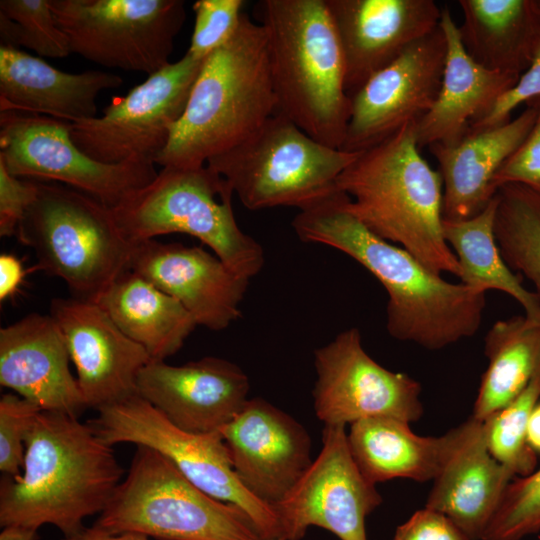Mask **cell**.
Instances as JSON below:
<instances>
[{"instance_id":"e0dca14e","label":"cell","mask_w":540,"mask_h":540,"mask_svg":"<svg viewBox=\"0 0 540 540\" xmlns=\"http://www.w3.org/2000/svg\"><path fill=\"white\" fill-rule=\"evenodd\" d=\"M220 433L241 482L272 506L291 492L313 462L305 427L262 398H249Z\"/></svg>"},{"instance_id":"9c48e42d","label":"cell","mask_w":540,"mask_h":540,"mask_svg":"<svg viewBox=\"0 0 540 540\" xmlns=\"http://www.w3.org/2000/svg\"><path fill=\"white\" fill-rule=\"evenodd\" d=\"M358 154L322 144L275 113L246 140L206 164L250 210H301L337 190L339 176Z\"/></svg>"},{"instance_id":"74e56055","label":"cell","mask_w":540,"mask_h":540,"mask_svg":"<svg viewBox=\"0 0 540 540\" xmlns=\"http://www.w3.org/2000/svg\"><path fill=\"white\" fill-rule=\"evenodd\" d=\"M529 102L537 109L534 125L522 144L495 174L492 181L495 193L502 186L517 184L540 194V97Z\"/></svg>"},{"instance_id":"30bf717a","label":"cell","mask_w":540,"mask_h":540,"mask_svg":"<svg viewBox=\"0 0 540 540\" xmlns=\"http://www.w3.org/2000/svg\"><path fill=\"white\" fill-rule=\"evenodd\" d=\"M96 412L88 422L109 445L130 443L157 450L200 490L238 506L261 540H286L274 506L255 497L241 482L220 432H185L138 394Z\"/></svg>"},{"instance_id":"603a6c76","label":"cell","mask_w":540,"mask_h":540,"mask_svg":"<svg viewBox=\"0 0 540 540\" xmlns=\"http://www.w3.org/2000/svg\"><path fill=\"white\" fill-rule=\"evenodd\" d=\"M440 26L447 42L442 84L431 109L414 124L419 148L458 143L469 133L470 125L486 114L520 77L487 69L473 60L447 8L442 9Z\"/></svg>"},{"instance_id":"4316f807","label":"cell","mask_w":540,"mask_h":540,"mask_svg":"<svg viewBox=\"0 0 540 540\" xmlns=\"http://www.w3.org/2000/svg\"><path fill=\"white\" fill-rule=\"evenodd\" d=\"M514 477L491 455L485 422L476 420L467 439L433 480L425 507L446 515L469 540H482Z\"/></svg>"},{"instance_id":"bcb514c9","label":"cell","mask_w":540,"mask_h":540,"mask_svg":"<svg viewBox=\"0 0 540 540\" xmlns=\"http://www.w3.org/2000/svg\"><path fill=\"white\" fill-rule=\"evenodd\" d=\"M535 5H536L539 21H540V0H535Z\"/></svg>"},{"instance_id":"52a82bcc","label":"cell","mask_w":540,"mask_h":540,"mask_svg":"<svg viewBox=\"0 0 540 540\" xmlns=\"http://www.w3.org/2000/svg\"><path fill=\"white\" fill-rule=\"evenodd\" d=\"M233 194L227 181L207 164L168 166L111 209L130 242L185 233L207 245L237 275L250 280L264 265V251L237 224Z\"/></svg>"},{"instance_id":"4dcf8cb0","label":"cell","mask_w":540,"mask_h":540,"mask_svg":"<svg viewBox=\"0 0 540 540\" xmlns=\"http://www.w3.org/2000/svg\"><path fill=\"white\" fill-rule=\"evenodd\" d=\"M497 192L478 214L463 220L443 219V235L460 266V282L512 297L524 315L540 321V299L523 285L522 277L505 262L495 237Z\"/></svg>"},{"instance_id":"7bdbcfd3","label":"cell","mask_w":540,"mask_h":540,"mask_svg":"<svg viewBox=\"0 0 540 540\" xmlns=\"http://www.w3.org/2000/svg\"><path fill=\"white\" fill-rule=\"evenodd\" d=\"M62 540H149V537L133 532L110 534L93 525L84 527L80 532L64 537Z\"/></svg>"},{"instance_id":"9a60e30c","label":"cell","mask_w":540,"mask_h":540,"mask_svg":"<svg viewBox=\"0 0 540 540\" xmlns=\"http://www.w3.org/2000/svg\"><path fill=\"white\" fill-rule=\"evenodd\" d=\"M381 503L351 455L346 426L324 425L318 456L274 508L286 540H301L312 526L340 540H367L366 519Z\"/></svg>"},{"instance_id":"b9f144b4","label":"cell","mask_w":540,"mask_h":540,"mask_svg":"<svg viewBox=\"0 0 540 540\" xmlns=\"http://www.w3.org/2000/svg\"><path fill=\"white\" fill-rule=\"evenodd\" d=\"M25 271L21 261L12 254L0 255V300L13 296L21 285Z\"/></svg>"},{"instance_id":"7402d4cb","label":"cell","mask_w":540,"mask_h":540,"mask_svg":"<svg viewBox=\"0 0 540 540\" xmlns=\"http://www.w3.org/2000/svg\"><path fill=\"white\" fill-rule=\"evenodd\" d=\"M64 336L51 315L32 313L0 329V384L42 411L78 415L86 404Z\"/></svg>"},{"instance_id":"83f0119b","label":"cell","mask_w":540,"mask_h":540,"mask_svg":"<svg viewBox=\"0 0 540 540\" xmlns=\"http://www.w3.org/2000/svg\"><path fill=\"white\" fill-rule=\"evenodd\" d=\"M130 339L164 361L178 352L197 326L173 297L132 270L122 273L97 301Z\"/></svg>"},{"instance_id":"4fadbf2b","label":"cell","mask_w":540,"mask_h":540,"mask_svg":"<svg viewBox=\"0 0 540 540\" xmlns=\"http://www.w3.org/2000/svg\"><path fill=\"white\" fill-rule=\"evenodd\" d=\"M203 62L186 52L127 95L114 98L102 116L69 122L73 142L103 163L134 158L155 163L168 143L171 127L185 111Z\"/></svg>"},{"instance_id":"d6986e66","label":"cell","mask_w":540,"mask_h":540,"mask_svg":"<svg viewBox=\"0 0 540 540\" xmlns=\"http://www.w3.org/2000/svg\"><path fill=\"white\" fill-rule=\"evenodd\" d=\"M248 376L235 363L203 357L174 366L151 360L137 380V394L175 427L193 434L220 432L248 398Z\"/></svg>"},{"instance_id":"f546056e","label":"cell","mask_w":540,"mask_h":540,"mask_svg":"<svg viewBox=\"0 0 540 540\" xmlns=\"http://www.w3.org/2000/svg\"><path fill=\"white\" fill-rule=\"evenodd\" d=\"M489 360L471 417L485 421L510 404L540 369V321L516 315L496 321L484 338Z\"/></svg>"},{"instance_id":"ac0fdd59","label":"cell","mask_w":540,"mask_h":540,"mask_svg":"<svg viewBox=\"0 0 540 540\" xmlns=\"http://www.w3.org/2000/svg\"><path fill=\"white\" fill-rule=\"evenodd\" d=\"M50 315L64 336L87 408L97 411L137 395L139 373L151 358L99 304L56 298Z\"/></svg>"},{"instance_id":"5bb4252c","label":"cell","mask_w":540,"mask_h":540,"mask_svg":"<svg viewBox=\"0 0 540 540\" xmlns=\"http://www.w3.org/2000/svg\"><path fill=\"white\" fill-rule=\"evenodd\" d=\"M314 367L313 406L324 425L346 426L374 417L411 423L423 414L419 382L376 362L355 327L316 349Z\"/></svg>"},{"instance_id":"44dd1931","label":"cell","mask_w":540,"mask_h":540,"mask_svg":"<svg viewBox=\"0 0 540 540\" xmlns=\"http://www.w3.org/2000/svg\"><path fill=\"white\" fill-rule=\"evenodd\" d=\"M130 270L176 299L197 326L219 331L241 316L249 280L202 247L155 239L137 242Z\"/></svg>"},{"instance_id":"ab89813d","label":"cell","mask_w":540,"mask_h":540,"mask_svg":"<svg viewBox=\"0 0 540 540\" xmlns=\"http://www.w3.org/2000/svg\"><path fill=\"white\" fill-rule=\"evenodd\" d=\"M37 192L36 180L13 176L0 161V235L9 237L16 231L27 207Z\"/></svg>"},{"instance_id":"8d00e7d4","label":"cell","mask_w":540,"mask_h":540,"mask_svg":"<svg viewBox=\"0 0 540 540\" xmlns=\"http://www.w3.org/2000/svg\"><path fill=\"white\" fill-rule=\"evenodd\" d=\"M42 410L31 401L10 393L0 399V470L6 476L22 474L25 439Z\"/></svg>"},{"instance_id":"d6a6232c","label":"cell","mask_w":540,"mask_h":540,"mask_svg":"<svg viewBox=\"0 0 540 540\" xmlns=\"http://www.w3.org/2000/svg\"><path fill=\"white\" fill-rule=\"evenodd\" d=\"M539 401L540 369L510 404L484 421L491 455L515 476L524 477L536 469L537 455L528 446L527 428Z\"/></svg>"},{"instance_id":"5b68a950","label":"cell","mask_w":540,"mask_h":540,"mask_svg":"<svg viewBox=\"0 0 540 540\" xmlns=\"http://www.w3.org/2000/svg\"><path fill=\"white\" fill-rule=\"evenodd\" d=\"M275 112L266 30L244 13L234 36L204 59L185 111L155 163L206 165L250 137Z\"/></svg>"},{"instance_id":"2e32d148","label":"cell","mask_w":540,"mask_h":540,"mask_svg":"<svg viewBox=\"0 0 540 540\" xmlns=\"http://www.w3.org/2000/svg\"><path fill=\"white\" fill-rule=\"evenodd\" d=\"M447 42L439 26L370 77L351 97L341 150L359 153L418 121L439 94Z\"/></svg>"},{"instance_id":"ffe728a7","label":"cell","mask_w":540,"mask_h":540,"mask_svg":"<svg viewBox=\"0 0 540 540\" xmlns=\"http://www.w3.org/2000/svg\"><path fill=\"white\" fill-rule=\"evenodd\" d=\"M345 60L351 97L410 45L435 30L442 9L434 0H326Z\"/></svg>"},{"instance_id":"e575fe53","label":"cell","mask_w":540,"mask_h":540,"mask_svg":"<svg viewBox=\"0 0 540 540\" xmlns=\"http://www.w3.org/2000/svg\"><path fill=\"white\" fill-rule=\"evenodd\" d=\"M540 531V468L513 479L482 540H520Z\"/></svg>"},{"instance_id":"60d3db41","label":"cell","mask_w":540,"mask_h":540,"mask_svg":"<svg viewBox=\"0 0 540 540\" xmlns=\"http://www.w3.org/2000/svg\"><path fill=\"white\" fill-rule=\"evenodd\" d=\"M392 540H469L446 515L427 507L397 527Z\"/></svg>"},{"instance_id":"6da1fadb","label":"cell","mask_w":540,"mask_h":540,"mask_svg":"<svg viewBox=\"0 0 540 540\" xmlns=\"http://www.w3.org/2000/svg\"><path fill=\"white\" fill-rule=\"evenodd\" d=\"M346 202L337 189L299 210L292 221L299 239L343 252L382 284L388 295L386 328L393 338L440 350L472 337L482 323L486 292L446 281L370 231Z\"/></svg>"},{"instance_id":"d590c367","label":"cell","mask_w":540,"mask_h":540,"mask_svg":"<svg viewBox=\"0 0 540 540\" xmlns=\"http://www.w3.org/2000/svg\"><path fill=\"white\" fill-rule=\"evenodd\" d=\"M243 0H198L193 4L194 27L187 53L204 60L236 33L244 14Z\"/></svg>"},{"instance_id":"1f68e13d","label":"cell","mask_w":540,"mask_h":540,"mask_svg":"<svg viewBox=\"0 0 540 540\" xmlns=\"http://www.w3.org/2000/svg\"><path fill=\"white\" fill-rule=\"evenodd\" d=\"M497 197L495 237L501 254L540 299V194L509 184L498 189Z\"/></svg>"},{"instance_id":"277c9868","label":"cell","mask_w":540,"mask_h":540,"mask_svg":"<svg viewBox=\"0 0 540 540\" xmlns=\"http://www.w3.org/2000/svg\"><path fill=\"white\" fill-rule=\"evenodd\" d=\"M276 112L316 141L340 149L351 112L345 60L326 0H261Z\"/></svg>"},{"instance_id":"8992f818","label":"cell","mask_w":540,"mask_h":540,"mask_svg":"<svg viewBox=\"0 0 540 540\" xmlns=\"http://www.w3.org/2000/svg\"><path fill=\"white\" fill-rule=\"evenodd\" d=\"M37 192L16 236L35 252L38 268L61 278L73 298L97 303L130 269L134 243L118 227L111 208L57 182L36 180Z\"/></svg>"},{"instance_id":"f6af8a7d","label":"cell","mask_w":540,"mask_h":540,"mask_svg":"<svg viewBox=\"0 0 540 540\" xmlns=\"http://www.w3.org/2000/svg\"><path fill=\"white\" fill-rule=\"evenodd\" d=\"M37 529L10 525L3 527L0 533V540H37Z\"/></svg>"},{"instance_id":"7c38bea8","label":"cell","mask_w":540,"mask_h":540,"mask_svg":"<svg viewBox=\"0 0 540 540\" xmlns=\"http://www.w3.org/2000/svg\"><path fill=\"white\" fill-rule=\"evenodd\" d=\"M0 161L13 176L61 183L109 208L158 174L148 159L115 164L97 161L73 142L69 122L16 111L0 114Z\"/></svg>"},{"instance_id":"8fae6325","label":"cell","mask_w":540,"mask_h":540,"mask_svg":"<svg viewBox=\"0 0 540 540\" xmlns=\"http://www.w3.org/2000/svg\"><path fill=\"white\" fill-rule=\"evenodd\" d=\"M72 53L152 75L169 64L186 17L182 0H50Z\"/></svg>"},{"instance_id":"d4e9b609","label":"cell","mask_w":540,"mask_h":540,"mask_svg":"<svg viewBox=\"0 0 540 540\" xmlns=\"http://www.w3.org/2000/svg\"><path fill=\"white\" fill-rule=\"evenodd\" d=\"M118 75L99 70L66 73L20 49L0 46V110L66 122L96 117L97 96L117 88Z\"/></svg>"},{"instance_id":"f1b7e54d","label":"cell","mask_w":540,"mask_h":540,"mask_svg":"<svg viewBox=\"0 0 540 540\" xmlns=\"http://www.w3.org/2000/svg\"><path fill=\"white\" fill-rule=\"evenodd\" d=\"M461 42L487 69L521 76L539 32L535 0H459Z\"/></svg>"},{"instance_id":"7a4b0ae2","label":"cell","mask_w":540,"mask_h":540,"mask_svg":"<svg viewBox=\"0 0 540 540\" xmlns=\"http://www.w3.org/2000/svg\"><path fill=\"white\" fill-rule=\"evenodd\" d=\"M123 475L113 446L88 421L41 411L25 439L22 474L1 480L0 525H52L72 536L105 509Z\"/></svg>"},{"instance_id":"484cf974","label":"cell","mask_w":540,"mask_h":540,"mask_svg":"<svg viewBox=\"0 0 540 540\" xmlns=\"http://www.w3.org/2000/svg\"><path fill=\"white\" fill-rule=\"evenodd\" d=\"M475 423L470 417L442 436L422 437L407 422L374 417L351 424L347 441L357 467L371 483L394 478L426 482L439 475Z\"/></svg>"},{"instance_id":"ba28073f","label":"cell","mask_w":540,"mask_h":540,"mask_svg":"<svg viewBox=\"0 0 540 540\" xmlns=\"http://www.w3.org/2000/svg\"><path fill=\"white\" fill-rule=\"evenodd\" d=\"M95 526L158 540H261L248 516L190 482L165 455L136 446L129 469Z\"/></svg>"},{"instance_id":"ee69618b","label":"cell","mask_w":540,"mask_h":540,"mask_svg":"<svg viewBox=\"0 0 540 540\" xmlns=\"http://www.w3.org/2000/svg\"><path fill=\"white\" fill-rule=\"evenodd\" d=\"M527 443L536 455L540 454V401L534 407L529 418Z\"/></svg>"},{"instance_id":"3957f363","label":"cell","mask_w":540,"mask_h":540,"mask_svg":"<svg viewBox=\"0 0 540 540\" xmlns=\"http://www.w3.org/2000/svg\"><path fill=\"white\" fill-rule=\"evenodd\" d=\"M415 122L359 152L337 180L348 210L377 236L399 245L431 271L459 278L443 235V180L420 154Z\"/></svg>"},{"instance_id":"cb8c5ba5","label":"cell","mask_w":540,"mask_h":540,"mask_svg":"<svg viewBox=\"0 0 540 540\" xmlns=\"http://www.w3.org/2000/svg\"><path fill=\"white\" fill-rule=\"evenodd\" d=\"M537 109L532 102L505 124L469 133L453 145L433 144L429 151L443 180V219L463 220L481 212L496 195L495 174L532 129Z\"/></svg>"},{"instance_id":"836d02e7","label":"cell","mask_w":540,"mask_h":540,"mask_svg":"<svg viewBox=\"0 0 540 540\" xmlns=\"http://www.w3.org/2000/svg\"><path fill=\"white\" fill-rule=\"evenodd\" d=\"M0 38L1 46L26 47L42 57L64 58L72 53L50 0H1Z\"/></svg>"},{"instance_id":"f35d334b","label":"cell","mask_w":540,"mask_h":540,"mask_svg":"<svg viewBox=\"0 0 540 540\" xmlns=\"http://www.w3.org/2000/svg\"><path fill=\"white\" fill-rule=\"evenodd\" d=\"M538 97H540V21L539 32L529 67L521 74L517 83L497 99L486 114L470 125V131L505 124L511 120V112L517 106L522 103L526 104Z\"/></svg>"}]
</instances>
